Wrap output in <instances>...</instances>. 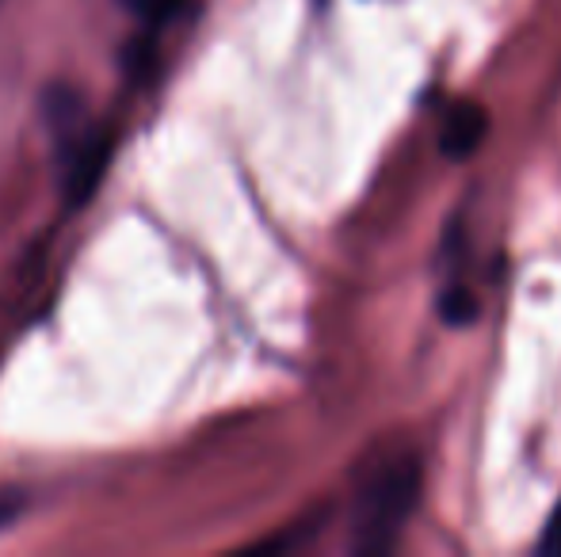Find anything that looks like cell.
<instances>
[{"mask_svg":"<svg viewBox=\"0 0 561 557\" xmlns=\"http://www.w3.org/2000/svg\"><path fill=\"white\" fill-rule=\"evenodd\" d=\"M421 492V466L413 459H390L363 481L355 500L352 535L359 554H382L398 543Z\"/></svg>","mask_w":561,"mask_h":557,"instance_id":"obj_1","label":"cell"},{"mask_svg":"<svg viewBox=\"0 0 561 557\" xmlns=\"http://www.w3.org/2000/svg\"><path fill=\"white\" fill-rule=\"evenodd\" d=\"M50 127L54 141H58V161H61V192L69 202H84L89 192L96 187L100 172L107 161V146L96 130L84 123L81 104L69 92L50 96Z\"/></svg>","mask_w":561,"mask_h":557,"instance_id":"obj_2","label":"cell"},{"mask_svg":"<svg viewBox=\"0 0 561 557\" xmlns=\"http://www.w3.org/2000/svg\"><path fill=\"white\" fill-rule=\"evenodd\" d=\"M485 138V112L473 104H458L444 123V153L447 156H470Z\"/></svg>","mask_w":561,"mask_h":557,"instance_id":"obj_3","label":"cell"},{"mask_svg":"<svg viewBox=\"0 0 561 557\" xmlns=\"http://www.w3.org/2000/svg\"><path fill=\"white\" fill-rule=\"evenodd\" d=\"M118 4L141 23H164L169 15H176V8L184 4V0H118Z\"/></svg>","mask_w":561,"mask_h":557,"instance_id":"obj_4","label":"cell"},{"mask_svg":"<svg viewBox=\"0 0 561 557\" xmlns=\"http://www.w3.org/2000/svg\"><path fill=\"white\" fill-rule=\"evenodd\" d=\"M539 554L561 557V508L554 512V520L547 523V535H542V543H539Z\"/></svg>","mask_w":561,"mask_h":557,"instance_id":"obj_5","label":"cell"},{"mask_svg":"<svg viewBox=\"0 0 561 557\" xmlns=\"http://www.w3.org/2000/svg\"><path fill=\"white\" fill-rule=\"evenodd\" d=\"M15 508H20V504H15L12 497H4V500H0V527H4V523L12 520V515H15Z\"/></svg>","mask_w":561,"mask_h":557,"instance_id":"obj_6","label":"cell"}]
</instances>
